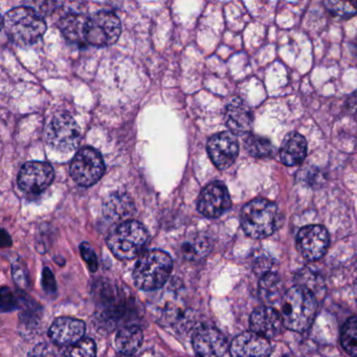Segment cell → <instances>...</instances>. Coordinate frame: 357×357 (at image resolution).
Here are the masks:
<instances>
[{"instance_id": "cb8c5ba5", "label": "cell", "mask_w": 357, "mask_h": 357, "mask_svg": "<svg viewBox=\"0 0 357 357\" xmlns=\"http://www.w3.org/2000/svg\"><path fill=\"white\" fill-rule=\"evenodd\" d=\"M245 148L250 155L256 158H271L275 151L273 144L259 135H250L245 139Z\"/></svg>"}, {"instance_id": "5b68a950", "label": "cell", "mask_w": 357, "mask_h": 357, "mask_svg": "<svg viewBox=\"0 0 357 357\" xmlns=\"http://www.w3.org/2000/svg\"><path fill=\"white\" fill-rule=\"evenodd\" d=\"M149 240V233L142 223L128 220L112 229L107 245L116 258L132 260L142 254Z\"/></svg>"}, {"instance_id": "e0dca14e", "label": "cell", "mask_w": 357, "mask_h": 357, "mask_svg": "<svg viewBox=\"0 0 357 357\" xmlns=\"http://www.w3.org/2000/svg\"><path fill=\"white\" fill-rule=\"evenodd\" d=\"M135 212V206L130 196L126 193L112 194L103 204V214L112 222L123 223L128 221Z\"/></svg>"}, {"instance_id": "44dd1931", "label": "cell", "mask_w": 357, "mask_h": 357, "mask_svg": "<svg viewBox=\"0 0 357 357\" xmlns=\"http://www.w3.org/2000/svg\"><path fill=\"white\" fill-rule=\"evenodd\" d=\"M87 18L89 17L79 15V14H70L60 20V30L68 40L73 43H85Z\"/></svg>"}, {"instance_id": "9a60e30c", "label": "cell", "mask_w": 357, "mask_h": 357, "mask_svg": "<svg viewBox=\"0 0 357 357\" xmlns=\"http://www.w3.org/2000/svg\"><path fill=\"white\" fill-rule=\"evenodd\" d=\"M86 326L81 319L59 317L49 330V336L58 346H74L83 340Z\"/></svg>"}, {"instance_id": "ac0fdd59", "label": "cell", "mask_w": 357, "mask_h": 357, "mask_svg": "<svg viewBox=\"0 0 357 357\" xmlns=\"http://www.w3.org/2000/svg\"><path fill=\"white\" fill-rule=\"evenodd\" d=\"M225 124L233 135H245L252 129V112L241 100L233 99L225 109Z\"/></svg>"}, {"instance_id": "d6a6232c", "label": "cell", "mask_w": 357, "mask_h": 357, "mask_svg": "<svg viewBox=\"0 0 357 357\" xmlns=\"http://www.w3.org/2000/svg\"><path fill=\"white\" fill-rule=\"evenodd\" d=\"M6 301H7L8 305L6 307L5 311L12 310V308L14 307L13 296H12L11 292L7 288H3V292H1V302H6Z\"/></svg>"}, {"instance_id": "ba28073f", "label": "cell", "mask_w": 357, "mask_h": 357, "mask_svg": "<svg viewBox=\"0 0 357 357\" xmlns=\"http://www.w3.org/2000/svg\"><path fill=\"white\" fill-rule=\"evenodd\" d=\"M47 141L54 149L70 152L80 143V128L76 121L66 114H56L47 127Z\"/></svg>"}, {"instance_id": "836d02e7", "label": "cell", "mask_w": 357, "mask_h": 357, "mask_svg": "<svg viewBox=\"0 0 357 357\" xmlns=\"http://www.w3.org/2000/svg\"><path fill=\"white\" fill-rule=\"evenodd\" d=\"M347 107H348L349 112L357 114V91H354L347 100Z\"/></svg>"}, {"instance_id": "ffe728a7", "label": "cell", "mask_w": 357, "mask_h": 357, "mask_svg": "<svg viewBox=\"0 0 357 357\" xmlns=\"http://www.w3.org/2000/svg\"><path fill=\"white\" fill-rule=\"evenodd\" d=\"M144 333L141 328L131 325L122 328L116 336V346L123 355H133L143 344Z\"/></svg>"}, {"instance_id": "52a82bcc", "label": "cell", "mask_w": 357, "mask_h": 357, "mask_svg": "<svg viewBox=\"0 0 357 357\" xmlns=\"http://www.w3.org/2000/svg\"><path fill=\"white\" fill-rule=\"evenodd\" d=\"M105 172V164L101 154L91 147L81 149L70 165L73 179L82 187L97 183Z\"/></svg>"}, {"instance_id": "8fae6325", "label": "cell", "mask_w": 357, "mask_h": 357, "mask_svg": "<svg viewBox=\"0 0 357 357\" xmlns=\"http://www.w3.org/2000/svg\"><path fill=\"white\" fill-rule=\"evenodd\" d=\"M296 245L302 256L307 260H319L327 252L329 234L321 225H308L298 231Z\"/></svg>"}, {"instance_id": "5bb4252c", "label": "cell", "mask_w": 357, "mask_h": 357, "mask_svg": "<svg viewBox=\"0 0 357 357\" xmlns=\"http://www.w3.org/2000/svg\"><path fill=\"white\" fill-rule=\"evenodd\" d=\"M229 352L231 357H269L271 346L267 338L254 332H244L234 338Z\"/></svg>"}, {"instance_id": "4dcf8cb0", "label": "cell", "mask_w": 357, "mask_h": 357, "mask_svg": "<svg viewBox=\"0 0 357 357\" xmlns=\"http://www.w3.org/2000/svg\"><path fill=\"white\" fill-rule=\"evenodd\" d=\"M302 178L308 183L309 185H312V187H315V185H321L323 183V174H321V171L317 170V169H310V170L307 171L306 174L304 176H302Z\"/></svg>"}, {"instance_id": "7a4b0ae2", "label": "cell", "mask_w": 357, "mask_h": 357, "mask_svg": "<svg viewBox=\"0 0 357 357\" xmlns=\"http://www.w3.org/2000/svg\"><path fill=\"white\" fill-rule=\"evenodd\" d=\"M172 269L170 255L164 250H148L137 259L133 268V280L135 285L145 291L160 289L168 281Z\"/></svg>"}, {"instance_id": "3957f363", "label": "cell", "mask_w": 357, "mask_h": 357, "mask_svg": "<svg viewBox=\"0 0 357 357\" xmlns=\"http://www.w3.org/2000/svg\"><path fill=\"white\" fill-rule=\"evenodd\" d=\"M3 29L12 43L28 47L36 43L43 36L47 31V24L35 10L20 7L6 14Z\"/></svg>"}, {"instance_id": "f546056e", "label": "cell", "mask_w": 357, "mask_h": 357, "mask_svg": "<svg viewBox=\"0 0 357 357\" xmlns=\"http://www.w3.org/2000/svg\"><path fill=\"white\" fill-rule=\"evenodd\" d=\"M80 252L81 255H82V258L84 259L85 262L89 265V268L91 269V271L95 273L98 269V259L97 256H96L95 250H93V248L89 243L84 242V243L80 245Z\"/></svg>"}, {"instance_id": "d6986e66", "label": "cell", "mask_w": 357, "mask_h": 357, "mask_svg": "<svg viewBox=\"0 0 357 357\" xmlns=\"http://www.w3.org/2000/svg\"><path fill=\"white\" fill-rule=\"evenodd\" d=\"M307 155V142L300 133L291 132L286 135L280 150V158L285 166H298Z\"/></svg>"}, {"instance_id": "4316f807", "label": "cell", "mask_w": 357, "mask_h": 357, "mask_svg": "<svg viewBox=\"0 0 357 357\" xmlns=\"http://www.w3.org/2000/svg\"><path fill=\"white\" fill-rule=\"evenodd\" d=\"M97 346L91 338H83L70 348L68 357H96Z\"/></svg>"}, {"instance_id": "1f68e13d", "label": "cell", "mask_w": 357, "mask_h": 357, "mask_svg": "<svg viewBox=\"0 0 357 357\" xmlns=\"http://www.w3.org/2000/svg\"><path fill=\"white\" fill-rule=\"evenodd\" d=\"M43 285L47 292H53L57 290V284H56L55 277H54L53 271L50 268H45L43 271Z\"/></svg>"}, {"instance_id": "277c9868", "label": "cell", "mask_w": 357, "mask_h": 357, "mask_svg": "<svg viewBox=\"0 0 357 357\" xmlns=\"http://www.w3.org/2000/svg\"><path fill=\"white\" fill-rule=\"evenodd\" d=\"M281 222L277 204L267 199L252 200L241 211V225L244 233L254 239L273 235Z\"/></svg>"}, {"instance_id": "484cf974", "label": "cell", "mask_w": 357, "mask_h": 357, "mask_svg": "<svg viewBox=\"0 0 357 357\" xmlns=\"http://www.w3.org/2000/svg\"><path fill=\"white\" fill-rule=\"evenodd\" d=\"M325 7L330 13L340 18H350L357 13V3L353 1H326Z\"/></svg>"}, {"instance_id": "f1b7e54d", "label": "cell", "mask_w": 357, "mask_h": 357, "mask_svg": "<svg viewBox=\"0 0 357 357\" xmlns=\"http://www.w3.org/2000/svg\"><path fill=\"white\" fill-rule=\"evenodd\" d=\"M12 275L18 287L26 289L30 286V275L26 265L22 260H16L12 264Z\"/></svg>"}, {"instance_id": "d4e9b609", "label": "cell", "mask_w": 357, "mask_h": 357, "mask_svg": "<svg viewBox=\"0 0 357 357\" xmlns=\"http://www.w3.org/2000/svg\"><path fill=\"white\" fill-rule=\"evenodd\" d=\"M342 344L353 357H357V317H351L342 327Z\"/></svg>"}, {"instance_id": "7402d4cb", "label": "cell", "mask_w": 357, "mask_h": 357, "mask_svg": "<svg viewBox=\"0 0 357 357\" xmlns=\"http://www.w3.org/2000/svg\"><path fill=\"white\" fill-rule=\"evenodd\" d=\"M260 296L266 304H273L280 298H283V282L277 273L269 271L261 277Z\"/></svg>"}, {"instance_id": "2e32d148", "label": "cell", "mask_w": 357, "mask_h": 357, "mask_svg": "<svg viewBox=\"0 0 357 357\" xmlns=\"http://www.w3.org/2000/svg\"><path fill=\"white\" fill-rule=\"evenodd\" d=\"M250 329L264 338H273L281 332V315L271 307H260L250 315Z\"/></svg>"}, {"instance_id": "603a6c76", "label": "cell", "mask_w": 357, "mask_h": 357, "mask_svg": "<svg viewBox=\"0 0 357 357\" xmlns=\"http://www.w3.org/2000/svg\"><path fill=\"white\" fill-rule=\"evenodd\" d=\"M212 248L210 238L204 235H196L188 239L181 246L183 258L197 261L204 258Z\"/></svg>"}, {"instance_id": "9c48e42d", "label": "cell", "mask_w": 357, "mask_h": 357, "mask_svg": "<svg viewBox=\"0 0 357 357\" xmlns=\"http://www.w3.org/2000/svg\"><path fill=\"white\" fill-rule=\"evenodd\" d=\"M55 171L47 162H29L20 169L18 174V185L28 194L43 193L53 183Z\"/></svg>"}, {"instance_id": "e575fe53", "label": "cell", "mask_w": 357, "mask_h": 357, "mask_svg": "<svg viewBox=\"0 0 357 357\" xmlns=\"http://www.w3.org/2000/svg\"><path fill=\"white\" fill-rule=\"evenodd\" d=\"M119 357H133V356H131V355H123V354H121L120 356Z\"/></svg>"}, {"instance_id": "30bf717a", "label": "cell", "mask_w": 357, "mask_h": 357, "mask_svg": "<svg viewBox=\"0 0 357 357\" xmlns=\"http://www.w3.org/2000/svg\"><path fill=\"white\" fill-rule=\"evenodd\" d=\"M231 206L227 188L220 181L206 185L198 198V211L208 218H218L229 211Z\"/></svg>"}, {"instance_id": "7c38bea8", "label": "cell", "mask_w": 357, "mask_h": 357, "mask_svg": "<svg viewBox=\"0 0 357 357\" xmlns=\"http://www.w3.org/2000/svg\"><path fill=\"white\" fill-rule=\"evenodd\" d=\"M192 344L198 357H222L229 349L227 337L211 326L198 328L193 334Z\"/></svg>"}, {"instance_id": "83f0119b", "label": "cell", "mask_w": 357, "mask_h": 357, "mask_svg": "<svg viewBox=\"0 0 357 357\" xmlns=\"http://www.w3.org/2000/svg\"><path fill=\"white\" fill-rule=\"evenodd\" d=\"M28 357H66L61 349L56 344L50 342H41L36 344L29 352Z\"/></svg>"}, {"instance_id": "4fadbf2b", "label": "cell", "mask_w": 357, "mask_h": 357, "mask_svg": "<svg viewBox=\"0 0 357 357\" xmlns=\"http://www.w3.org/2000/svg\"><path fill=\"white\" fill-rule=\"evenodd\" d=\"M208 152L213 164L219 169L231 167L239 154L237 137L231 132H221L211 137Z\"/></svg>"}, {"instance_id": "6da1fadb", "label": "cell", "mask_w": 357, "mask_h": 357, "mask_svg": "<svg viewBox=\"0 0 357 357\" xmlns=\"http://www.w3.org/2000/svg\"><path fill=\"white\" fill-rule=\"evenodd\" d=\"M317 313V300L313 292L303 286L290 288L282 298L281 317L283 325L292 331L308 329Z\"/></svg>"}, {"instance_id": "8992f818", "label": "cell", "mask_w": 357, "mask_h": 357, "mask_svg": "<svg viewBox=\"0 0 357 357\" xmlns=\"http://www.w3.org/2000/svg\"><path fill=\"white\" fill-rule=\"evenodd\" d=\"M121 22L116 14L108 11L97 12L87 18L85 43L95 47H108L118 41Z\"/></svg>"}]
</instances>
